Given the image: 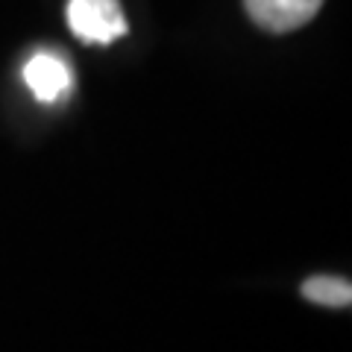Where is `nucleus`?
Returning <instances> with one entry per match:
<instances>
[{
	"label": "nucleus",
	"mask_w": 352,
	"mask_h": 352,
	"mask_svg": "<svg viewBox=\"0 0 352 352\" xmlns=\"http://www.w3.org/2000/svg\"><path fill=\"white\" fill-rule=\"evenodd\" d=\"M302 296L308 302L329 305V308H349L352 302V285L340 276H311L302 282Z\"/></svg>",
	"instance_id": "nucleus-4"
},
{
	"label": "nucleus",
	"mask_w": 352,
	"mask_h": 352,
	"mask_svg": "<svg viewBox=\"0 0 352 352\" xmlns=\"http://www.w3.org/2000/svg\"><path fill=\"white\" fill-rule=\"evenodd\" d=\"M68 27L85 44H112L129 32L120 0H68Z\"/></svg>",
	"instance_id": "nucleus-1"
},
{
	"label": "nucleus",
	"mask_w": 352,
	"mask_h": 352,
	"mask_svg": "<svg viewBox=\"0 0 352 352\" xmlns=\"http://www.w3.org/2000/svg\"><path fill=\"white\" fill-rule=\"evenodd\" d=\"M247 15L267 32L300 30L320 12L323 0H244Z\"/></svg>",
	"instance_id": "nucleus-2"
},
{
	"label": "nucleus",
	"mask_w": 352,
	"mask_h": 352,
	"mask_svg": "<svg viewBox=\"0 0 352 352\" xmlns=\"http://www.w3.org/2000/svg\"><path fill=\"white\" fill-rule=\"evenodd\" d=\"M24 82L30 91L36 94V100L56 103L71 91L74 76H71L68 62L56 56V53H36V56H30V62L24 65Z\"/></svg>",
	"instance_id": "nucleus-3"
}]
</instances>
